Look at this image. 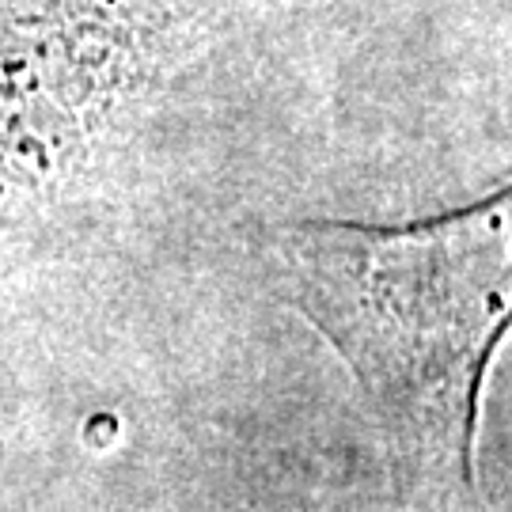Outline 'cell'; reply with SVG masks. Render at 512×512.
Wrapping results in <instances>:
<instances>
[{
  "instance_id": "2",
  "label": "cell",
  "mask_w": 512,
  "mask_h": 512,
  "mask_svg": "<svg viewBox=\"0 0 512 512\" xmlns=\"http://www.w3.org/2000/svg\"><path fill=\"white\" fill-rule=\"evenodd\" d=\"M277 512H327V509H315V505H293V509H277Z\"/></svg>"
},
{
  "instance_id": "1",
  "label": "cell",
  "mask_w": 512,
  "mask_h": 512,
  "mask_svg": "<svg viewBox=\"0 0 512 512\" xmlns=\"http://www.w3.org/2000/svg\"><path fill=\"white\" fill-rule=\"evenodd\" d=\"M266 262L349 368L399 486L475 501L482 395L512 334V183L395 224L285 220Z\"/></svg>"
}]
</instances>
